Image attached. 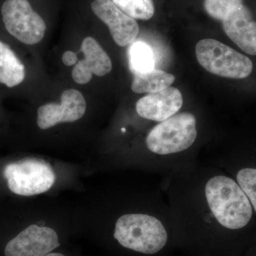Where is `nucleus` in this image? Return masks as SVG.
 <instances>
[{
    "label": "nucleus",
    "instance_id": "f257e3e1",
    "mask_svg": "<svg viewBox=\"0 0 256 256\" xmlns=\"http://www.w3.org/2000/svg\"><path fill=\"white\" fill-rule=\"evenodd\" d=\"M205 195L212 214L224 228H244L252 215V205L238 182L228 176H214L207 182Z\"/></svg>",
    "mask_w": 256,
    "mask_h": 256
},
{
    "label": "nucleus",
    "instance_id": "f03ea898",
    "mask_svg": "<svg viewBox=\"0 0 256 256\" xmlns=\"http://www.w3.org/2000/svg\"><path fill=\"white\" fill-rule=\"evenodd\" d=\"M114 238L126 248L152 255L165 246L168 236L164 226L156 217L130 214L116 222Z\"/></svg>",
    "mask_w": 256,
    "mask_h": 256
},
{
    "label": "nucleus",
    "instance_id": "7ed1b4c3",
    "mask_svg": "<svg viewBox=\"0 0 256 256\" xmlns=\"http://www.w3.org/2000/svg\"><path fill=\"white\" fill-rule=\"evenodd\" d=\"M197 137L196 120L190 112L174 114L156 126L146 138L148 150L160 156L186 150Z\"/></svg>",
    "mask_w": 256,
    "mask_h": 256
},
{
    "label": "nucleus",
    "instance_id": "20e7f679",
    "mask_svg": "<svg viewBox=\"0 0 256 256\" xmlns=\"http://www.w3.org/2000/svg\"><path fill=\"white\" fill-rule=\"evenodd\" d=\"M197 60L207 72L224 78L242 79L252 74L254 65L246 56L212 38L197 43Z\"/></svg>",
    "mask_w": 256,
    "mask_h": 256
},
{
    "label": "nucleus",
    "instance_id": "39448f33",
    "mask_svg": "<svg viewBox=\"0 0 256 256\" xmlns=\"http://www.w3.org/2000/svg\"><path fill=\"white\" fill-rule=\"evenodd\" d=\"M4 176L10 191L25 196L48 191L56 180L52 166L36 160H24L10 163L5 166Z\"/></svg>",
    "mask_w": 256,
    "mask_h": 256
},
{
    "label": "nucleus",
    "instance_id": "423d86ee",
    "mask_svg": "<svg viewBox=\"0 0 256 256\" xmlns=\"http://www.w3.org/2000/svg\"><path fill=\"white\" fill-rule=\"evenodd\" d=\"M1 12L5 28L18 41L34 45L43 40L46 24L28 0H6Z\"/></svg>",
    "mask_w": 256,
    "mask_h": 256
},
{
    "label": "nucleus",
    "instance_id": "0eeeda50",
    "mask_svg": "<svg viewBox=\"0 0 256 256\" xmlns=\"http://www.w3.org/2000/svg\"><path fill=\"white\" fill-rule=\"evenodd\" d=\"M58 237L54 229L30 226L12 239L4 249L5 256H45L60 246Z\"/></svg>",
    "mask_w": 256,
    "mask_h": 256
},
{
    "label": "nucleus",
    "instance_id": "6e6552de",
    "mask_svg": "<svg viewBox=\"0 0 256 256\" xmlns=\"http://www.w3.org/2000/svg\"><path fill=\"white\" fill-rule=\"evenodd\" d=\"M86 110V102L82 92L76 89L64 90L60 104H48L40 106L37 124L46 130L62 122H74L82 118Z\"/></svg>",
    "mask_w": 256,
    "mask_h": 256
},
{
    "label": "nucleus",
    "instance_id": "1a4fd4ad",
    "mask_svg": "<svg viewBox=\"0 0 256 256\" xmlns=\"http://www.w3.org/2000/svg\"><path fill=\"white\" fill-rule=\"evenodd\" d=\"M92 9L108 26L111 36L119 46L131 44L137 38L140 32L137 21L122 12L111 0H94Z\"/></svg>",
    "mask_w": 256,
    "mask_h": 256
},
{
    "label": "nucleus",
    "instance_id": "9d476101",
    "mask_svg": "<svg viewBox=\"0 0 256 256\" xmlns=\"http://www.w3.org/2000/svg\"><path fill=\"white\" fill-rule=\"evenodd\" d=\"M182 105L181 92L170 86L140 99L136 104V111L143 118L162 122L176 114Z\"/></svg>",
    "mask_w": 256,
    "mask_h": 256
},
{
    "label": "nucleus",
    "instance_id": "9b49d317",
    "mask_svg": "<svg viewBox=\"0 0 256 256\" xmlns=\"http://www.w3.org/2000/svg\"><path fill=\"white\" fill-rule=\"evenodd\" d=\"M227 35L244 52L256 56V21L245 4L229 13L222 22Z\"/></svg>",
    "mask_w": 256,
    "mask_h": 256
},
{
    "label": "nucleus",
    "instance_id": "f8f14e48",
    "mask_svg": "<svg viewBox=\"0 0 256 256\" xmlns=\"http://www.w3.org/2000/svg\"><path fill=\"white\" fill-rule=\"evenodd\" d=\"M84 58L74 66L72 77L78 84H86L92 78V74L104 76L112 70V62L105 50L92 37L84 38L80 46Z\"/></svg>",
    "mask_w": 256,
    "mask_h": 256
},
{
    "label": "nucleus",
    "instance_id": "ddd939ff",
    "mask_svg": "<svg viewBox=\"0 0 256 256\" xmlns=\"http://www.w3.org/2000/svg\"><path fill=\"white\" fill-rule=\"evenodd\" d=\"M25 78V67L11 48L0 41V82L9 88L20 85Z\"/></svg>",
    "mask_w": 256,
    "mask_h": 256
},
{
    "label": "nucleus",
    "instance_id": "4468645a",
    "mask_svg": "<svg viewBox=\"0 0 256 256\" xmlns=\"http://www.w3.org/2000/svg\"><path fill=\"white\" fill-rule=\"evenodd\" d=\"M174 80L172 74L153 68L144 73L134 74L131 88L136 94H152L168 88Z\"/></svg>",
    "mask_w": 256,
    "mask_h": 256
},
{
    "label": "nucleus",
    "instance_id": "2eb2a0df",
    "mask_svg": "<svg viewBox=\"0 0 256 256\" xmlns=\"http://www.w3.org/2000/svg\"><path fill=\"white\" fill-rule=\"evenodd\" d=\"M129 65L134 74L152 70L154 66L152 50L143 42L133 43L129 50Z\"/></svg>",
    "mask_w": 256,
    "mask_h": 256
},
{
    "label": "nucleus",
    "instance_id": "dca6fc26",
    "mask_svg": "<svg viewBox=\"0 0 256 256\" xmlns=\"http://www.w3.org/2000/svg\"><path fill=\"white\" fill-rule=\"evenodd\" d=\"M122 12L134 20L148 21L154 16L153 0H111Z\"/></svg>",
    "mask_w": 256,
    "mask_h": 256
},
{
    "label": "nucleus",
    "instance_id": "f3484780",
    "mask_svg": "<svg viewBox=\"0 0 256 256\" xmlns=\"http://www.w3.org/2000/svg\"><path fill=\"white\" fill-rule=\"evenodd\" d=\"M237 182L245 192L256 212V169L244 168L237 174Z\"/></svg>",
    "mask_w": 256,
    "mask_h": 256
},
{
    "label": "nucleus",
    "instance_id": "a211bd4d",
    "mask_svg": "<svg viewBox=\"0 0 256 256\" xmlns=\"http://www.w3.org/2000/svg\"><path fill=\"white\" fill-rule=\"evenodd\" d=\"M62 62L67 66H72L77 64L78 60V56L75 52L72 50H66L64 52L62 56Z\"/></svg>",
    "mask_w": 256,
    "mask_h": 256
},
{
    "label": "nucleus",
    "instance_id": "6ab92c4d",
    "mask_svg": "<svg viewBox=\"0 0 256 256\" xmlns=\"http://www.w3.org/2000/svg\"><path fill=\"white\" fill-rule=\"evenodd\" d=\"M45 256H65L62 254H58V252H50V254H47Z\"/></svg>",
    "mask_w": 256,
    "mask_h": 256
}]
</instances>
